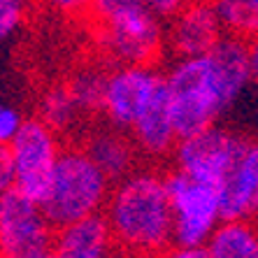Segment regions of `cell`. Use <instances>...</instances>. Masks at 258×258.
Listing matches in <instances>:
<instances>
[{
	"label": "cell",
	"mask_w": 258,
	"mask_h": 258,
	"mask_svg": "<svg viewBox=\"0 0 258 258\" xmlns=\"http://www.w3.org/2000/svg\"><path fill=\"white\" fill-rule=\"evenodd\" d=\"M219 188L223 221L258 219V140H246L244 149Z\"/></svg>",
	"instance_id": "5bb4252c"
},
{
	"label": "cell",
	"mask_w": 258,
	"mask_h": 258,
	"mask_svg": "<svg viewBox=\"0 0 258 258\" xmlns=\"http://www.w3.org/2000/svg\"><path fill=\"white\" fill-rule=\"evenodd\" d=\"M14 188V161L10 144H0V198Z\"/></svg>",
	"instance_id": "603a6c76"
},
{
	"label": "cell",
	"mask_w": 258,
	"mask_h": 258,
	"mask_svg": "<svg viewBox=\"0 0 258 258\" xmlns=\"http://www.w3.org/2000/svg\"><path fill=\"white\" fill-rule=\"evenodd\" d=\"M165 186L172 205L174 244L205 246L221 226V188L177 168H165Z\"/></svg>",
	"instance_id": "5b68a950"
},
{
	"label": "cell",
	"mask_w": 258,
	"mask_h": 258,
	"mask_svg": "<svg viewBox=\"0 0 258 258\" xmlns=\"http://www.w3.org/2000/svg\"><path fill=\"white\" fill-rule=\"evenodd\" d=\"M256 221H258V219H256Z\"/></svg>",
	"instance_id": "f546056e"
},
{
	"label": "cell",
	"mask_w": 258,
	"mask_h": 258,
	"mask_svg": "<svg viewBox=\"0 0 258 258\" xmlns=\"http://www.w3.org/2000/svg\"><path fill=\"white\" fill-rule=\"evenodd\" d=\"M161 258H210V251H207V246L172 244Z\"/></svg>",
	"instance_id": "484cf974"
},
{
	"label": "cell",
	"mask_w": 258,
	"mask_h": 258,
	"mask_svg": "<svg viewBox=\"0 0 258 258\" xmlns=\"http://www.w3.org/2000/svg\"><path fill=\"white\" fill-rule=\"evenodd\" d=\"M37 116L44 123H49L54 131H58L63 138L77 131H86V126H89V119H86L82 107L77 105L68 82H54V84H49L40 93Z\"/></svg>",
	"instance_id": "2e32d148"
},
{
	"label": "cell",
	"mask_w": 258,
	"mask_h": 258,
	"mask_svg": "<svg viewBox=\"0 0 258 258\" xmlns=\"http://www.w3.org/2000/svg\"><path fill=\"white\" fill-rule=\"evenodd\" d=\"M112 179L98 168L79 142H68L40 198L44 214L56 230L84 216L100 214L107 205Z\"/></svg>",
	"instance_id": "7a4b0ae2"
},
{
	"label": "cell",
	"mask_w": 258,
	"mask_h": 258,
	"mask_svg": "<svg viewBox=\"0 0 258 258\" xmlns=\"http://www.w3.org/2000/svg\"><path fill=\"white\" fill-rule=\"evenodd\" d=\"M26 116L21 114V109L10 105V102L0 100V144H10L17 133L21 131Z\"/></svg>",
	"instance_id": "ffe728a7"
},
{
	"label": "cell",
	"mask_w": 258,
	"mask_h": 258,
	"mask_svg": "<svg viewBox=\"0 0 258 258\" xmlns=\"http://www.w3.org/2000/svg\"><path fill=\"white\" fill-rule=\"evenodd\" d=\"M165 84V70L161 66H114L107 72L100 119L131 131L147 105Z\"/></svg>",
	"instance_id": "9c48e42d"
},
{
	"label": "cell",
	"mask_w": 258,
	"mask_h": 258,
	"mask_svg": "<svg viewBox=\"0 0 258 258\" xmlns=\"http://www.w3.org/2000/svg\"><path fill=\"white\" fill-rule=\"evenodd\" d=\"M54 14L66 19H89L91 0H42Z\"/></svg>",
	"instance_id": "7402d4cb"
},
{
	"label": "cell",
	"mask_w": 258,
	"mask_h": 258,
	"mask_svg": "<svg viewBox=\"0 0 258 258\" xmlns=\"http://www.w3.org/2000/svg\"><path fill=\"white\" fill-rule=\"evenodd\" d=\"M147 5L144 0H91V10H89V19L91 21H100V19H109L114 14L128 12L135 7Z\"/></svg>",
	"instance_id": "44dd1931"
},
{
	"label": "cell",
	"mask_w": 258,
	"mask_h": 258,
	"mask_svg": "<svg viewBox=\"0 0 258 258\" xmlns=\"http://www.w3.org/2000/svg\"><path fill=\"white\" fill-rule=\"evenodd\" d=\"M165 91L174 128L179 138L219 123L226 112L216 93L207 56L172 58L165 68Z\"/></svg>",
	"instance_id": "277c9868"
},
{
	"label": "cell",
	"mask_w": 258,
	"mask_h": 258,
	"mask_svg": "<svg viewBox=\"0 0 258 258\" xmlns=\"http://www.w3.org/2000/svg\"><path fill=\"white\" fill-rule=\"evenodd\" d=\"M0 258H7V256H3V253H0Z\"/></svg>",
	"instance_id": "f1b7e54d"
},
{
	"label": "cell",
	"mask_w": 258,
	"mask_h": 258,
	"mask_svg": "<svg viewBox=\"0 0 258 258\" xmlns=\"http://www.w3.org/2000/svg\"><path fill=\"white\" fill-rule=\"evenodd\" d=\"M56 258H119L105 214H91L54 233Z\"/></svg>",
	"instance_id": "9a60e30c"
},
{
	"label": "cell",
	"mask_w": 258,
	"mask_h": 258,
	"mask_svg": "<svg viewBox=\"0 0 258 258\" xmlns=\"http://www.w3.org/2000/svg\"><path fill=\"white\" fill-rule=\"evenodd\" d=\"M66 144V138L37 114L28 116L17 138L10 142L14 161V188L35 200L42 198Z\"/></svg>",
	"instance_id": "8992f818"
},
{
	"label": "cell",
	"mask_w": 258,
	"mask_h": 258,
	"mask_svg": "<svg viewBox=\"0 0 258 258\" xmlns=\"http://www.w3.org/2000/svg\"><path fill=\"white\" fill-rule=\"evenodd\" d=\"M207 60H210L212 79H214L221 107L223 112H228L244 96V91L253 86L251 66H249V42L244 37L226 33L207 54Z\"/></svg>",
	"instance_id": "4fadbf2b"
},
{
	"label": "cell",
	"mask_w": 258,
	"mask_h": 258,
	"mask_svg": "<svg viewBox=\"0 0 258 258\" xmlns=\"http://www.w3.org/2000/svg\"><path fill=\"white\" fill-rule=\"evenodd\" d=\"M77 142L84 147V151L93 158L98 168L112 179V184L142 165V156L133 142L131 133L102 119L89 123Z\"/></svg>",
	"instance_id": "8fae6325"
},
{
	"label": "cell",
	"mask_w": 258,
	"mask_h": 258,
	"mask_svg": "<svg viewBox=\"0 0 258 258\" xmlns=\"http://www.w3.org/2000/svg\"><path fill=\"white\" fill-rule=\"evenodd\" d=\"M128 133L142 156V163H151V165L170 163L174 147L179 142V135H177L172 114H170L165 84L156 93V98L147 105V109L138 116V121L133 123Z\"/></svg>",
	"instance_id": "7c38bea8"
},
{
	"label": "cell",
	"mask_w": 258,
	"mask_h": 258,
	"mask_svg": "<svg viewBox=\"0 0 258 258\" xmlns=\"http://www.w3.org/2000/svg\"><path fill=\"white\" fill-rule=\"evenodd\" d=\"M242 14H244V37L258 35V0H242Z\"/></svg>",
	"instance_id": "d4e9b609"
},
{
	"label": "cell",
	"mask_w": 258,
	"mask_h": 258,
	"mask_svg": "<svg viewBox=\"0 0 258 258\" xmlns=\"http://www.w3.org/2000/svg\"><path fill=\"white\" fill-rule=\"evenodd\" d=\"M91 42L105 66H158L165 51V19L147 5L91 21Z\"/></svg>",
	"instance_id": "3957f363"
},
{
	"label": "cell",
	"mask_w": 258,
	"mask_h": 258,
	"mask_svg": "<svg viewBox=\"0 0 258 258\" xmlns=\"http://www.w3.org/2000/svg\"><path fill=\"white\" fill-rule=\"evenodd\" d=\"M249 66H251V84L258 86V35L249 37Z\"/></svg>",
	"instance_id": "4316f807"
},
{
	"label": "cell",
	"mask_w": 258,
	"mask_h": 258,
	"mask_svg": "<svg viewBox=\"0 0 258 258\" xmlns=\"http://www.w3.org/2000/svg\"><path fill=\"white\" fill-rule=\"evenodd\" d=\"M205 246L210 251V258H258V221H221Z\"/></svg>",
	"instance_id": "e0dca14e"
},
{
	"label": "cell",
	"mask_w": 258,
	"mask_h": 258,
	"mask_svg": "<svg viewBox=\"0 0 258 258\" xmlns=\"http://www.w3.org/2000/svg\"><path fill=\"white\" fill-rule=\"evenodd\" d=\"M56 228L40 200L12 188L0 198V253L7 258H33L54 249Z\"/></svg>",
	"instance_id": "ba28073f"
},
{
	"label": "cell",
	"mask_w": 258,
	"mask_h": 258,
	"mask_svg": "<svg viewBox=\"0 0 258 258\" xmlns=\"http://www.w3.org/2000/svg\"><path fill=\"white\" fill-rule=\"evenodd\" d=\"M226 35L212 0H191L165 21V51L170 58L207 56Z\"/></svg>",
	"instance_id": "30bf717a"
},
{
	"label": "cell",
	"mask_w": 258,
	"mask_h": 258,
	"mask_svg": "<svg viewBox=\"0 0 258 258\" xmlns=\"http://www.w3.org/2000/svg\"><path fill=\"white\" fill-rule=\"evenodd\" d=\"M144 3H147L149 10H154L158 17H163L168 21V19H172L184 5H188L191 0H144Z\"/></svg>",
	"instance_id": "cb8c5ba5"
},
{
	"label": "cell",
	"mask_w": 258,
	"mask_h": 258,
	"mask_svg": "<svg viewBox=\"0 0 258 258\" xmlns=\"http://www.w3.org/2000/svg\"><path fill=\"white\" fill-rule=\"evenodd\" d=\"M246 140L249 138L240 133L214 123L188 138H179L170 158V168H177L196 179L221 186V181L235 165L240 151L244 149Z\"/></svg>",
	"instance_id": "52a82bcc"
},
{
	"label": "cell",
	"mask_w": 258,
	"mask_h": 258,
	"mask_svg": "<svg viewBox=\"0 0 258 258\" xmlns=\"http://www.w3.org/2000/svg\"><path fill=\"white\" fill-rule=\"evenodd\" d=\"M119 258H161L174 244L165 168L142 163L112 184L102 210Z\"/></svg>",
	"instance_id": "6da1fadb"
},
{
	"label": "cell",
	"mask_w": 258,
	"mask_h": 258,
	"mask_svg": "<svg viewBox=\"0 0 258 258\" xmlns=\"http://www.w3.org/2000/svg\"><path fill=\"white\" fill-rule=\"evenodd\" d=\"M33 258H56V253H54V249H49V251L37 253V256H33Z\"/></svg>",
	"instance_id": "83f0119b"
},
{
	"label": "cell",
	"mask_w": 258,
	"mask_h": 258,
	"mask_svg": "<svg viewBox=\"0 0 258 258\" xmlns=\"http://www.w3.org/2000/svg\"><path fill=\"white\" fill-rule=\"evenodd\" d=\"M107 72H109V66H105L102 60H93V63H86V66L77 68L66 79L72 96H75L77 105L82 107V112H84V116L89 121L100 119Z\"/></svg>",
	"instance_id": "ac0fdd59"
},
{
	"label": "cell",
	"mask_w": 258,
	"mask_h": 258,
	"mask_svg": "<svg viewBox=\"0 0 258 258\" xmlns=\"http://www.w3.org/2000/svg\"><path fill=\"white\" fill-rule=\"evenodd\" d=\"M33 0H0V44L12 40L26 24Z\"/></svg>",
	"instance_id": "d6986e66"
}]
</instances>
